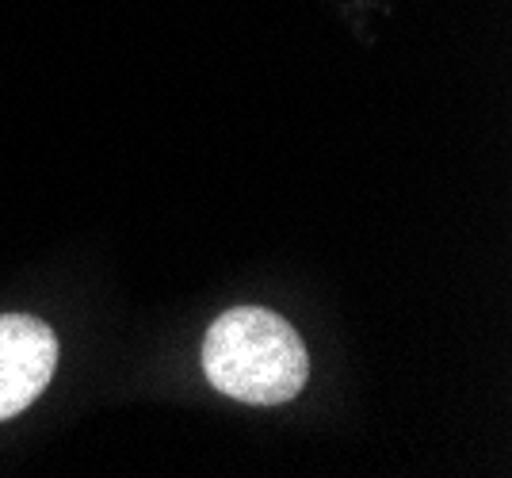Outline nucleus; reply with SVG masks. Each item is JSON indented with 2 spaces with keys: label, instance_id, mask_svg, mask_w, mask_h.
<instances>
[{
  "label": "nucleus",
  "instance_id": "nucleus-2",
  "mask_svg": "<svg viewBox=\"0 0 512 478\" xmlns=\"http://www.w3.org/2000/svg\"><path fill=\"white\" fill-rule=\"evenodd\" d=\"M58 368V337L39 318H0V421L27 410Z\"/></svg>",
  "mask_w": 512,
  "mask_h": 478
},
{
  "label": "nucleus",
  "instance_id": "nucleus-1",
  "mask_svg": "<svg viewBox=\"0 0 512 478\" xmlns=\"http://www.w3.org/2000/svg\"><path fill=\"white\" fill-rule=\"evenodd\" d=\"M203 371L218 391L245 406H279L302 391L310 356L279 314L237 306L207 329Z\"/></svg>",
  "mask_w": 512,
  "mask_h": 478
}]
</instances>
